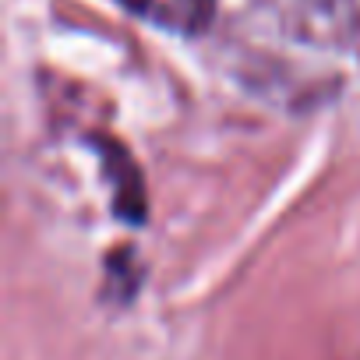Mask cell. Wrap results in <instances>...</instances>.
I'll use <instances>...</instances> for the list:
<instances>
[{"label":"cell","instance_id":"1","mask_svg":"<svg viewBox=\"0 0 360 360\" xmlns=\"http://www.w3.org/2000/svg\"><path fill=\"white\" fill-rule=\"evenodd\" d=\"M120 4L155 29L184 36L205 32L216 18V0H120Z\"/></svg>","mask_w":360,"mask_h":360},{"label":"cell","instance_id":"2","mask_svg":"<svg viewBox=\"0 0 360 360\" xmlns=\"http://www.w3.org/2000/svg\"><path fill=\"white\" fill-rule=\"evenodd\" d=\"M311 8L321 11L325 18L339 22V25L360 29V0H311Z\"/></svg>","mask_w":360,"mask_h":360}]
</instances>
